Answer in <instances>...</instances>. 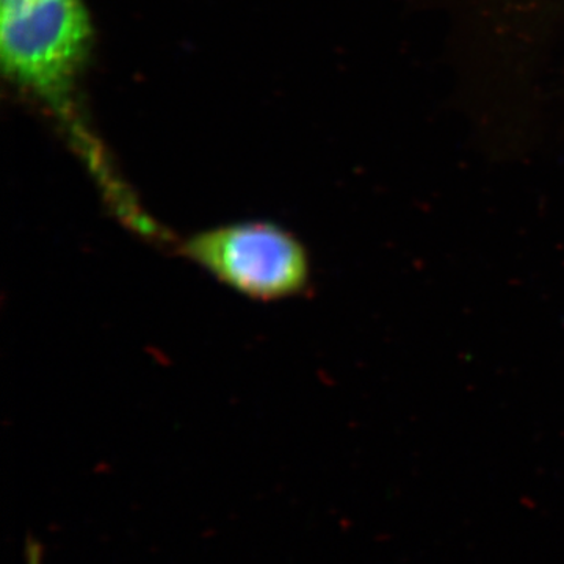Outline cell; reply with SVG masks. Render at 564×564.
Listing matches in <instances>:
<instances>
[{
    "instance_id": "7a4b0ae2",
    "label": "cell",
    "mask_w": 564,
    "mask_h": 564,
    "mask_svg": "<svg viewBox=\"0 0 564 564\" xmlns=\"http://www.w3.org/2000/svg\"><path fill=\"white\" fill-rule=\"evenodd\" d=\"M90 43L82 0H0L7 74L51 102L65 101Z\"/></svg>"
},
{
    "instance_id": "3957f363",
    "label": "cell",
    "mask_w": 564,
    "mask_h": 564,
    "mask_svg": "<svg viewBox=\"0 0 564 564\" xmlns=\"http://www.w3.org/2000/svg\"><path fill=\"white\" fill-rule=\"evenodd\" d=\"M28 564H41V554L36 545H29Z\"/></svg>"
},
{
    "instance_id": "6da1fadb",
    "label": "cell",
    "mask_w": 564,
    "mask_h": 564,
    "mask_svg": "<svg viewBox=\"0 0 564 564\" xmlns=\"http://www.w3.org/2000/svg\"><path fill=\"white\" fill-rule=\"evenodd\" d=\"M182 251L223 285L256 302L289 300L310 284L306 248L276 223L214 226L185 240Z\"/></svg>"
}]
</instances>
